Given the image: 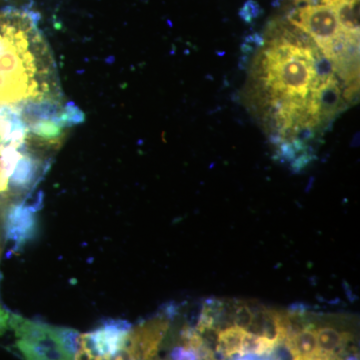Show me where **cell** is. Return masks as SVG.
<instances>
[{
	"instance_id": "obj_4",
	"label": "cell",
	"mask_w": 360,
	"mask_h": 360,
	"mask_svg": "<svg viewBox=\"0 0 360 360\" xmlns=\"http://www.w3.org/2000/svg\"><path fill=\"white\" fill-rule=\"evenodd\" d=\"M131 326L125 321H108L91 333L79 335L75 359H120Z\"/></svg>"
},
{
	"instance_id": "obj_8",
	"label": "cell",
	"mask_w": 360,
	"mask_h": 360,
	"mask_svg": "<svg viewBox=\"0 0 360 360\" xmlns=\"http://www.w3.org/2000/svg\"><path fill=\"white\" fill-rule=\"evenodd\" d=\"M284 347L295 359H319L317 354L316 324L309 322L307 328L291 336Z\"/></svg>"
},
{
	"instance_id": "obj_9",
	"label": "cell",
	"mask_w": 360,
	"mask_h": 360,
	"mask_svg": "<svg viewBox=\"0 0 360 360\" xmlns=\"http://www.w3.org/2000/svg\"><path fill=\"white\" fill-rule=\"evenodd\" d=\"M335 9L343 32L359 39V0H323Z\"/></svg>"
},
{
	"instance_id": "obj_5",
	"label": "cell",
	"mask_w": 360,
	"mask_h": 360,
	"mask_svg": "<svg viewBox=\"0 0 360 360\" xmlns=\"http://www.w3.org/2000/svg\"><path fill=\"white\" fill-rule=\"evenodd\" d=\"M168 328L169 322L165 317H156L136 328L130 329L127 345L120 359H153L158 354Z\"/></svg>"
},
{
	"instance_id": "obj_3",
	"label": "cell",
	"mask_w": 360,
	"mask_h": 360,
	"mask_svg": "<svg viewBox=\"0 0 360 360\" xmlns=\"http://www.w3.org/2000/svg\"><path fill=\"white\" fill-rule=\"evenodd\" d=\"M288 20L316 42L328 60L350 37L343 32L335 9L329 4H304L296 8Z\"/></svg>"
},
{
	"instance_id": "obj_10",
	"label": "cell",
	"mask_w": 360,
	"mask_h": 360,
	"mask_svg": "<svg viewBox=\"0 0 360 360\" xmlns=\"http://www.w3.org/2000/svg\"><path fill=\"white\" fill-rule=\"evenodd\" d=\"M259 14L260 7L253 0H248V2H245V6L241 8L240 13H239V15L246 22H251V21L257 18Z\"/></svg>"
},
{
	"instance_id": "obj_6",
	"label": "cell",
	"mask_w": 360,
	"mask_h": 360,
	"mask_svg": "<svg viewBox=\"0 0 360 360\" xmlns=\"http://www.w3.org/2000/svg\"><path fill=\"white\" fill-rule=\"evenodd\" d=\"M41 203H20L11 206L6 215V238L13 245L11 252L18 251L32 238L35 229V212Z\"/></svg>"
},
{
	"instance_id": "obj_7",
	"label": "cell",
	"mask_w": 360,
	"mask_h": 360,
	"mask_svg": "<svg viewBox=\"0 0 360 360\" xmlns=\"http://www.w3.org/2000/svg\"><path fill=\"white\" fill-rule=\"evenodd\" d=\"M352 338L348 331L340 330L328 324L316 328L319 359H340L347 349L348 343Z\"/></svg>"
},
{
	"instance_id": "obj_1",
	"label": "cell",
	"mask_w": 360,
	"mask_h": 360,
	"mask_svg": "<svg viewBox=\"0 0 360 360\" xmlns=\"http://www.w3.org/2000/svg\"><path fill=\"white\" fill-rule=\"evenodd\" d=\"M257 80L269 98L277 131L284 139L309 131L323 120L321 75L311 49L281 37L262 54Z\"/></svg>"
},
{
	"instance_id": "obj_2",
	"label": "cell",
	"mask_w": 360,
	"mask_h": 360,
	"mask_svg": "<svg viewBox=\"0 0 360 360\" xmlns=\"http://www.w3.org/2000/svg\"><path fill=\"white\" fill-rule=\"evenodd\" d=\"M7 328L15 331L16 347L27 359H68L65 349L66 328L25 321L9 315Z\"/></svg>"
}]
</instances>
